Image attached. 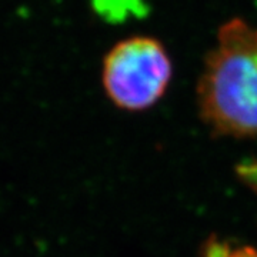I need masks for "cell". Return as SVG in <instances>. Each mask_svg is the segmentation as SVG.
Listing matches in <instances>:
<instances>
[{"label": "cell", "mask_w": 257, "mask_h": 257, "mask_svg": "<svg viewBox=\"0 0 257 257\" xmlns=\"http://www.w3.org/2000/svg\"><path fill=\"white\" fill-rule=\"evenodd\" d=\"M196 90L200 117L214 135L257 136V26L241 18L221 25Z\"/></svg>", "instance_id": "1"}, {"label": "cell", "mask_w": 257, "mask_h": 257, "mask_svg": "<svg viewBox=\"0 0 257 257\" xmlns=\"http://www.w3.org/2000/svg\"><path fill=\"white\" fill-rule=\"evenodd\" d=\"M172 77L170 55L153 36L123 39L103 59V89L123 110L142 111L155 106L165 96Z\"/></svg>", "instance_id": "2"}, {"label": "cell", "mask_w": 257, "mask_h": 257, "mask_svg": "<svg viewBox=\"0 0 257 257\" xmlns=\"http://www.w3.org/2000/svg\"><path fill=\"white\" fill-rule=\"evenodd\" d=\"M94 12L109 23H121L132 16L147 13L145 0H92Z\"/></svg>", "instance_id": "3"}, {"label": "cell", "mask_w": 257, "mask_h": 257, "mask_svg": "<svg viewBox=\"0 0 257 257\" xmlns=\"http://www.w3.org/2000/svg\"><path fill=\"white\" fill-rule=\"evenodd\" d=\"M236 172L244 183L248 184L254 192H257V160L241 162L236 167Z\"/></svg>", "instance_id": "4"}, {"label": "cell", "mask_w": 257, "mask_h": 257, "mask_svg": "<svg viewBox=\"0 0 257 257\" xmlns=\"http://www.w3.org/2000/svg\"><path fill=\"white\" fill-rule=\"evenodd\" d=\"M233 257H257V251L251 248H243V250H239Z\"/></svg>", "instance_id": "5"}]
</instances>
